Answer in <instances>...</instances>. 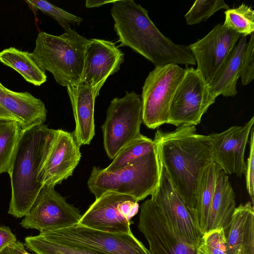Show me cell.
<instances>
[{
	"instance_id": "18",
	"label": "cell",
	"mask_w": 254,
	"mask_h": 254,
	"mask_svg": "<svg viewBox=\"0 0 254 254\" xmlns=\"http://www.w3.org/2000/svg\"><path fill=\"white\" fill-rule=\"evenodd\" d=\"M66 88L75 123L72 134L79 146L88 145L95 135V101L101 87L80 81Z\"/></svg>"
},
{
	"instance_id": "31",
	"label": "cell",
	"mask_w": 254,
	"mask_h": 254,
	"mask_svg": "<svg viewBox=\"0 0 254 254\" xmlns=\"http://www.w3.org/2000/svg\"><path fill=\"white\" fill-rule=\"evenodd\" d=\"M195 253L196 254H228L224 230L215 229L203 234Z\"/></svg>"
},
{
	"instance_id": "8",
	"label": "cell",
	"mask_w": 254,
	"mask_h": 254,
	"mask_svg": "<svg viewBox=\"0 0 254 254\" xmlns=\"http://www.w3.org/2000/svg\"><path fill=\"white\" fill-rule=\"evenodd\" d=\"M50 240L82 247L105 254H150L149 250L131 233H112L79 224L40 232Z\"/></svg>"
},
{
	"instance_id": "34",
	"label": "cell",
	"mask_w": 254,
	"mask_h": 254,
	"mask_svg": "<svg viewBox=\"0 0 254 254\" xmlns=\"http://www.w3.org/2000/svg\"><path fill=\"white\" fill-rule=\"evenodd\" d=\"M17 241L16 236L8 227L0 226V254L7 247Z\"/></svg>"
},
{
	"instance_id": "33",
	"label": "cell",
	"mask_w": 254,
	"mask_h": 254,
	"mask_svg": "<svg viewBox=\"0 0 254 254\" xmlns=\"http://www.w3.org/2000/svg\"><path fill=\"white\" fill-rule=\"evenodd\" d=\"M254 130L253 127L250 133V152L246 164V187L248 192L254 204Z\"/></svg>"
},
{
	"instance_id": "28",
	"label": "cell",
	"mask_w": 254,
	"mask_h": 254,
	"mask_svg": "<svg viewBox=\"0 0 254 254\" xmlns=\"http://www.w3.org/2000/svg\"><path fill=\"white\" fill-rule=\"evenodd\" d=\"M223 25L242 36L251 35L254 32V10L242 3L236 8H228L224 12Z\"/></svg>"
},
{
	"instance_id": "1",
	"label": "cell",
	"mask_w": 254,
	"mask_h": 254,
	"mask_svg": "<svg viewBox=\"0 0 254 254\" xmlns=\"http://www.w3.org/2000/svg\"><path fill=\"white\" fill-rule=\"evenodd\" d=\"M155 141L159 161L173 186L193 213L201 173L212 161L208 135L196 132L195 126H180L172 131L158 129Z\"/></svg>"
},
{
	"instance_id": "23",
	"label": "cell",
	"mask_w": 254,
	"mask_h": 254,
	"mask_svg": "<svg viewBox=\"0 0 254 254\" xmlns=\"http://www.w3.org/2000/svg\"><path fill=\"white\" fill-rule=\"evenodd\" d=\"M220 169L218 165L212 161L203 169L199 179L193 216L202 235L208 231L210 207Z\"/></svg>"
},
{
	"instance_id": "12",
	"label": "cell",
	"mask_w": 254,
	"mask_h": 254,
	"mask_svg": "<svg viewBox=\"0 0 254 254\" xmlns=\"http://www.w3.org/2000/svg\"><path fill=\"white\" fill-rule=\"evenodd\" d=\"M54 188L46 185L42 187L29 212L20 222L22 227L43 232L78 223L82 215L79 209L67 202Z\"/></svg>"
},
{
	"instance_id": "9",
	"label": "cell",
	"mask_w": 254,
	"mask_h": 254,
	"mask_svg": "<svg viewBox=\"0 0 254 254\" xmlns=\"http://www.w3.org/2000/svg\"><path fill=\"white\" fill-rule=\"evenodd\" d=\"M215 99L199 72L192 67L186 68L171 101L167 124L177 127L197 125Z\"/></svg>"
},
{
	"instance_id": "29",
	"label": "cell",
	"mask_w": 254,
	"mask_h": 254,
	"mask_svg": "<svg viewBox=\"0 0 254 254\" xmlns=\"http://www.w3.org/2000/svg\"><path fill=\"white\" fill-rule=\"evenodd\" d=\"M32 9L39 10L54 18L65 30L71 25H79L83 19L73 15L45 0H26Z\"/></svg>"
},
{
	"instance_id": "19",
	"label": "cell",
	"mask_w": 254,
	"mask_h": 254,
	"mask_svg": "<svg viewBox=\"0 0 254 254\" xmlns=\"http://www.w3.org/2000/svg\"><path fill=\"white\" fill-rule=\"evenodd\" d=\"M0 104L19 120L23 130L43 124L46 120L44 103L28 92L0 87Z\"/></svg>"
},
{
	"instance_id": "36",
	"label": "cell",
	"mask_w": 254,
	"mask_h": 254,
	"mask_svg": "<svg viewBox=\"0 0 254 254\" xmlns=\"http://www.w3.org/2000/svg\"><path fill=\"white\" fill-rule=\"evenodd\" d=\"M0 120L15 121L19 122V120L15 116H14L12 114H11L9 112L4 108L0 104Z\"/></svg>"
},
{
	"instance_id": "11",
	"label": "cell",
	"mask_w": 254,
	"mask_h": 254,
	"mask_svg": "<svg viewBox=\"0 0 254 254\" xmlns=\"http://www.w3.org/2000/svg\"><path fill=\"white\" fill-rule=\"evenodd\" d=\"M138 202L131 196L107 191L95 199L78 224L109 233H131V218L138 211Z\"/></svg>"
},
{
	"instance_id": "25",
	"label": "cell",
	"mask_w": 254,
	"mask_h": 254,
	"mask_svg": "<svg viewBox=\"0 0 254 254\" xmlns=\"http://www.w3.org/2000/svg\"><path fill=\"white\" fill-rule=\"evenodd\" d=\"M23 131L19 122L0 120V174L8 173Z\"/></svg>"
},
{
	"instance_id": "6",
	"label": "cell",
	"mask_w": 254,
	"mask_h": 254,
	"mask_svg": "<svg viewBox=\"0 0 254 254\" xmlns=\"http://www.w3.org/2000/svg\"><path fill=\"white\" fill-rule=\"evenodd\" d=\"M142 123V101L135 92L126 91L123 97L111 101L101 127L104 147L110 159H113L124 147L141 134Z\"/></svg>"
},
{
	"instance_id": "17",
	"label": "cell",
	"mask_w": 254,
	"mask_h": 254,
	"mask_svg": "<svg viewBox=\"0 0 254 254\" xmlns=\"http://www.w3.org/2000/svg\"><path fill=\"white\" fill-rule=\"evenodd\" d=\"M124 54L111 41L91 39L87 47L81 81L92 87H102L107 78L118 71Z\"/></svg>"
},
{
	"instance_id": "30",
	"label": "cell",
	"mask_w": 254,
	"mask_h": 254,
	"mask_svg": "<svg viewBox=\"0 0 254 254\" xmlns=\"http://www.w3.org/2000/svg\"><path fill=\"white\" fill-rule=\"evenodd\" d=\"M228 8V5L223 0H197L185 17L187 23L191 25L206 20L220 9Z\"/></svg>"
},
{
	"instance_id": "22",
	"label": "cell",
	"mask_w": 254,
	"mask_h": 254,
	"mask_svg": "<svg viewBox=\"0 0 254 254\" xmlns=\"http://www.w3.org/2000/svg\"><path fill=\"white\" fill-rule=\"evenodd\" d=\"M235 194L228 175L220 169L209 211L208 231L228 228L236 208Z\"/></svg>"
},
{
	"instance_id": "24",
	"label": "cell",
	"mask_w": 254,
	"mask_h": 254,
	"mask_svg": "<svg viewBox=\"0 0 254 254\" xmlns=\"http://www.w3.org/2000/svg\"><path fill=\"white\" fill-rule=\"evenodd\" d=\"M0 62L35 86H40L47 81L45 72L39 67L28 52L10 47L0 52Z\"/></svg>"
},
{
	"instance_id": "7",
	"label": "cell",
	"mask_w": 254,
	"mask_h": 254,
	"mask_svg": "<svg viewBox=\"0 0 254 254\" xmlns=\"http://www.w3.org/2000/svg\"><path fill=\"white\" fill-rule=\"evenodd\" d=\"M185 69L177 64L155 66L146 78L142 87V123L155 129L167 124L169 109Z\"/></svg>"
},
{
	"instance_id": "21",
	"label": "cell",
	"mask_w": 254,
	"mask_h": 254,
	"mask_svg": "<svg viewBox=\"0 0 254 254\" xmlns=\"http://www.w3.org/2000/svg\"><path fill=\"white\" fill-rule=\"evenodd\" d=\"M247 36H242L208 83L209 91L215 98L219 95L235 96L237 83L240 77L243 53L247 45Z\"/></svg>"
},
{
	"instance_id": "14",
	"label": "cell",
	"mask_w": 254,
	"mask_h": 254,
	"mask_svg": "<svg viewBox=\"0 0 254 254\" xmlns=\"http://www.w3.org/2000/svg\"><path fill=\"white\" fill-rule=\"evenodd\" d=\"M138 229L148 241L150 254H196L172 232L151 198L141 205Z\"/></svg>"
},
{
	"instance_id": "40",
	"label": "cell",
	"mask_w": 254,
	"mask_h": 254,
	"mask_svg": "<svg viewBox=\"0 0 254 254\" xmlns=\"http://www.w3.org/2000/svg\"><path fill=\"white\" fill-rule=\"evenodd\" d=\"M0 254H3L1 253Z\"/></svg>"
},
{
	"instance_id": "20",
	"label": "cell",
	"mask_w": 254,
	"mask_h": 254,
	"mask_svg": "<svg viewBox=\"0 0 254 254\" xmlns=\"http://www.w3.org/2000/svg\"><path fill=\"white\" fill-rule=\"evenodd\" d=\"M225 233L228 254H254V208L252 202L236 207Z\"/></svg>"
},
{
	"instance_id": "37",
	"label": "cell",
	"mask_w": 254,
	"mask_h": 254,
	"mask_svg": "<svg viewBox=\"0 0 254 254\" xmlns=\"http://www.w3.org/2000/svg\"><path fill=\"white\" fill-rule=\"evenodd\" d=\"M14 244L19 254H30L27 251L24 244L21 242L17 241Z\"/></svg>"
},
{
	"instance_id": "15",
	"label": "cell",
	"mask_w": 254,
	"mask_h": 254,
	"mask_svg": "<svg viewBox=\"0 0 254 254\" xmlns=\"http://www.w3.org/2000/svg\"><path fill=\"white\" fill-rule=\"evenodd\" d=\"M242 36L222 24L204 37L188 46L197 64L196 69L209 82Z\"/></svg>"
},
{
	"instance_id": "38",
	"label": "cell",
	"mask_w": 254,
	"mask_h": 254,
	"mask_svg": "<svg viewBox=\"0 0 254 254\" xmlns=\"http://www.w3.org/2000/svg\"><path fill=\"white\" fill-rule=\"evenodd\" d=\"M1 253L3 254H19L14 243L7 247Z\"/></svg>"
},
{
	"instance_id": "5",
	"label": "cell",
	"mask_w": 254,
	"mask_h": 254,
	"mask_svg": "<svg viewBox=\"0 0 254 254\" xmlns=\"http://www.w3.org/2000/svg\"><path fill=\"white\" fill-rule=\"evenodd\" d=\"M160 175L157 150L117 170L108 172L94 166L87 185L95 199L107 191H113L131 196L139 202L154 192Z\"/></svg>"
},
{
	"instance_id": "3",
	"label": "cell",
	"mask_w": 254,
	"mask_h": 254,
	"mask_svg": "<svg viewBox=\"0 0 254 254\" xmlns=\"http://www.w3.org/2000/svg\"><path fill=\"white\" fill-rule=\"evenodd\" d=\"M57 130L42 124L23 131L8 172L11 189L8 213L14 217L29 212L43 187L37 177Z\"/></svg>"
},
{
	"instance_id": "32",
	"label": "cell",
	"mask_w": 254,
	"mask_h": 254,
	"mask_svg": "<svg viewBox=\"0 0 254 254\" xmlns=\"http://www.w3.org/2000/svg\"><path fill=\"white\" fill-rule=\"evenodd\" d=\"M240 77L242 83L246 85L254 78V34L251 35L250 40L247 44L243 53L241 64Z\"/></svg>"
},
{
	"instance_id": "4",
	"label": "cell",
	"mask_w": 254,
	"mask_h": 254,
	"mask_svg": "<svg viewBox=\"0 0 254 254\" xmlns=\"http://www.w3.org/2000/svg\"><path fill=\"white\" fill-rule=\"evenodd\" d=\"M90 42L91 39L70 28L58 36L42 31L31 55L43 71L50 72L58 84L67 87L81 81L85 51Z\"/></svg>"
},
{
	"instance_id": "26",
	"label": "cell",
	"mask_w": 254,
	"mask_h": 254,
	"mask_svg": "<svg viewBox=\"0 0 254 254\" xmlns=\"http://www.w3.org/2000/svg\"><path fill=\"white\" fill-rule=\"evenodd\" d=\"M156 150L157 146L155 141L141 134L124 147L104 170L110 172L121 169Z\"/></svg>"
},
{
	"instance_id": "10",
	"label": "cell",
	"mask_w": 254,
	"mask_h": 254,
	"mask_svg": "<svg viewBox=\"0 0 254 254\" xmlns=\"http://www.w3.org/2000/svg\"><path fill=\"white\" fill-rule=\"evenodd\" d=\"M160 164L159 184L151 198L158 206L172 232L195 251L202 234L196 224L193 213L173 186L160 162Z\"/></svg>"
},
{
	"instance_id": "2",
	"label": "cell",
	"mask_w": 254,
	"mask_h": 254,
	"mask_svg": "<svg viewBox=\"0 0 254 254\" xmlns=\"http://www.w3.org/2000/svg\"><path fill=\"white\" fill-rule=\"evenodd\" d=\"M111 13L119 46L129 47L155 66L196 64L188 46L175 44L165 37L150 19L148 11L134 0H115Z\"/></svg>"
},
{
	"instance_id": "35",
	"label": "cell",
	"mask_w": 254,
	"mask_h": 254,
	"mask_svg": "<svg viewBox=\"0 0 254 254\" xmlns=\"http://www.w3.org/2000/svg\"><path fill=\"white\" fill-rule=\"evenodd\" d=\"M115 0H86L85 2V6L87 8L97 7L103 5L108 4L110 3H113Z\"/></svg>"
},
{
	"instance_id": "27",
	"label": "cell",
	"mask_w": 254,
	"mask_h": 254,
	"mask_svg": "<svg viewBox=\"0 0 254 254\" xmlns=\"http://www.w3.org/2000/svg\"><path fill=\"white\" fill-rule=\"evenodd\" d=\"M24 245L36 254H105L90 249L50 240L39 234L26 237Z\"/></svg>"
},
{
	"instance_id": "13",
	"label": "cell",
	"mask_w": 254,
	"mask_h": 254,
	"mask_svg": "<svg viewBox=\"0 0 254 254\" xmlns=\"http://www.w3.org/2000/svg\"><path fill=\"white\" fill-rule=\"evenodd\" d=\"M254 117L242 126H232L220 133L208 134L212 146V160L227 175L241 177L245 174V153Z\"/></svg>"
},
{
	"instance_id": "39",
	"label": "cell",
	"mask_w": 254,
	"mask_h": 254,
	"mask_svg": "<svg viewBox=\"0 0 254 254\" xmlns=\"http://www.w3.org/2000/svg\"><path fill=\"white\" fill-rule=\"evenodd\" d=\"M0 87H4V86L1 83V82H0Z\"/></svg>"
},
{
	"instance_id": "16",
	"label": "cell",
	"mask_w": 254,
	"mask_h": 254,
	"mask_svg": "<svg viewBox=\"0 0 254 254\" xmlns=\"http://www.w3.org/2000/svg\"><path fill=\"white\" fill-rule=\"evenodd\" d=\"M72 133L58 129L48 156L37 177L42 186L55 187L71 176L81 154Z\"/></svg>"
}]
</instances>
